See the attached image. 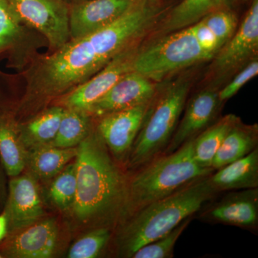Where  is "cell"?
Masks as SVG:
<instances>
[{
    "instance_id": "obj_5",
    "label": "cell",
    "mask_w": 258,
    "mask_h": 258,
    "mask_svg": "<svg viewBox=\"0 0 258 258\" xmlns=\"http://www.w3.org/2000/svg\"><path fill=\"white\" fill-rule=\"evenodd\" d=\"M190 85L189 80L180 79L166 88L153 106L151 102L132 146L131 166L152 161L167 147L184 110Z\"/></svg>"
},
{
    "instance_id": "obj_20",
    "label": "cell",
    "mask_w": 258,
    "mask_h": 258,
    "mask_svg": "<svg viewBox=\"0 0 258 258\" xmlns=\"http://www.w3.org/2000/svg\"><path fill=\"white\" fill-rule=\"evenodd\" d=\"M234 0H182L169 14L164 24L166 34L187 28L204 17L224 9Z\"/></svg>"
},
{
    "instance_id": "obj_29",
    "label": "cell",
    "mask_w": 258,
    "mask_h": 258,
    "mask_svg": "<svg viewBox=\"0 0 258 258\" xmlns=\"http://www.w3.org/2000/svg\"><path fill=\"white\" fill-rule=\"evenodd\" d=\"M19 23L8 0H0V49L15 40L20 30Z\"/></svg>"
},
{
    "instance_id": "obj_18",
    "label": "cell",
    "mask_w": 258,
    "mask_h": 258,
    "mask_svg": "<svg viewBox=\"0 0 258 258\" xmlns=\"http://www.w3.org/2000/svg\"><path fill=\"white\" fill-rule=\"evenodd\" d=\"M257 127L254 125L247 126L237 120L219 148L212 161V169H220L254 150L257 144Z\"/></svg>"
},
{
    "instance_id": "obj_27",
    "label": "cell",
    "mask_w": 258,
    "mask_h": 258,
    "mask_svg": "<svg viewBox=\"0 0 258 258\" xmlns=\"http://www.w3.org/2000/svg\"><path fill=\"white\" fill-rule=\"evenodd\" d=\"M110 239L109 231L96 229L76 241L70 248L68 257L95 258L106 247Z\"/></svg>"
},
{
    "instance_id": "obj_22",
    "label": "cell",
    "mask_w": 258,
    "mask_h": 258,
    "mask_svg": "<svg viewBox=\"0 0 258 258\" xmlns=\"http://www.w3.org/2000/svg\"><path fill=\"white\" fill-rule=\"evenodd\" d=\"M28 153L13 125L0 115V159L10 176L20 175L27 164Z\"/></svg>"
},
{
    "instance_id": "obj_8",
    "label": "cell",
    "mask_w": 258,
    "mask_h": 258,
    "mask_svg": "<svg viewBox=\"0 0 258 258\" xmlns=\"http://www.w3.org/2000/svg\"><path fill=\"white\" fill-rule=\"evenodd\" d=\"M258 50V0H253L235 33L215 55L213 72L219 79L243 68Z\"/></svg>"
},
{
    "instance_id": "obj_16",
    "label": "cell",
    "mask_w": 258,
    "mask_h": 258,
    "mask_svg": "<svg viewBox=\"0 0 258 258\" xmlns=\"http://www.w3.org/2000/svg\"><path fill=\"white\" fill-rule=\"evenodd\" d=\"M208 216L229 225H255L258 219L257 188L230 194L211 209Z\"/></svg>"
},
{
    "instance_id": "obj_11",
    "label": "cell",
    "mask_w": 258,
    "mask_h": 258,
    "mask_svg": "<svg viewBox=\"0 0 258 258\" xmlns=\"http://www.w3.org/2000/svg\"><path fill=\"white\" fill-rule=\"evenodd\" d=\"M139 0H83L69 11L70 40L106 28L138 4Z\"/></svg>"
},
{
    "instance_id": "obj_33",
    "label": "cell",
    "mask_w": 258,
    "mask_h": 258,
    "mask_svg": "<svg viewBox=\"0 0 258 258\" xmlns=\"http://www.w3.org/2000/svg\"><path fill=\"white\" fill-rule=\"evenodd\" d=\"M139 1L144 2V3H152L154 0H139Z\"/></svg>"
},
{
    "instance_id": "obj_7",
    "label": "cell",
    "mask_w": 258,
    "mask_h": 258,
    "mask_svg": "<svg viewBox=\"0 0 258 258\" xmlns=\"http://www.w3.org/2000/svg\"><path fill=\"white\" fill-rule=\"evenodd\" d=\"M19 23L33 27L57 50L70 40L69 10L62 0H8Z\"/></svg>"
},
{
    "instance_id": "obj_17",
    "label": "cell",
    "mask_w": 258,
    "mask_h": 258,
    "mask_svg": "<svg viewBox=\"0 0 258 258\" xmlns=\"http://www.w3.org/2000/svg\"><path fill=\"white\" fill-rule=\"evenodd\" d=\"M209 179L216 191L256 189L258 186L257 149L220 168Z\"/></svg>"
},
{
    "instance_id": "obj_15",
    "label": "cell",
    "mask_w": 258,
    "mask_h": 258,
    "mask_svg": "<svg viewBox=\"0 0 258 258\" xmlns=\"http://www.w3.org/2000/svg\"><path fill=\"white\" fill-rule=\"evenodd\" d=\"M220 103L218 93L214 90H203L195 94L188 102L184 116L176 126L164 154L175 152L208 126L215 117Z\"/></svg>"
},
{
    "instance_id": "obj_26",
    "label": "cell",
    "mask_w": 258,
    "mask_h": 258,
    "mask_svg": "<svg viewBox=\"0 0 258 258\" xmlns=\"http://www.w3.org/2000/svg\"><path fill=\"white\" fill-rule=\"evenodd\" d=\"M191 217H188L174 230L161 238L145 244L139 249L132 256L134 258H169L174 254L176 242L185 229L187 227Z\"/></svg>"
},
{
    "instance_id": "obj_9",
    "label": "cell",
    "mask_w": 258,
    "mask_h": 258,
    "mask_svg": "<svg viewBox=\"0 0 258 258\" xmlns=\"http://www.w3.org/2000/svg\"><path fill=\"white\" fill-rule=\"evenodd\" d=\"M137 52V49L132 45L121 51L91 79L71 90L62 98V104L66 108L88 113L95 102L106 94L125 74L133 70Z\"/></svg>"
},
{
    "instance_id": "obj_32",
    "label": "cell",
    "mask_w": 258,
    "mask_h": 258,
    "mask_svg": "<svg viewBox=\"0 0 258 258\" xmlns=\"http://www.w3.org/2000/svg\"><path fill=\"white\" fill-rule=\"evenodd\" d=\"M8 234V222L4 212L0 215V243Z\"/></svg>"
},
{
    "instance_id": "obj_2",
    "label": "cell",
    "mask_w": 258,
    "mask_h": 258,
    "mask_svg": "<svg viewBox=\"0 0 258 258\" xmlns=\"http://www.w3.org/2000/svg\"><path fill=\"white\" fill-rule=\"evenodd\" d=\"M77 191L73 210L82 221L106 216L124 204L127 187L98 133H89L77 147Z\"/></svg>"
},
{
    "instance_id": "obj_31",
    "label": "cell",
    "mask_w": 258,
    "mask_h": 258,
    "mask_svg": "<svg viewBox=\"0 0 258 258\" xmlns=\"http://www.w3.org/2000/svg\"><path fill=\"white\" fill-rule=\"evenodd\" d=\"M189 27L202 48L212 58L215 57L217 52L222 48V45H220L213 33L210 31V29L203 23V20H199L198 22Z\"/></svg>"
},
{
    "instance_id": "obj_34",
    "label": "cell",
    "mask_w": 258,
    "mask_h": 258,
    "mask_svg": "<svg viewBox=\"0 0 258 258\" xmlns=\"http://www.w3.org/2000/svg\"><path fill=\"white\" fill-rule=\"evenodd\" d=\"M3 257V256L1 255V254H0V258Z\"/></svg>"
},
{
    "instance_id": "obj_6",
    "label": "cell",
    "mask_w": 258,
    "mask_h": 258,
    "mask_svg": "<svg viewBox=\"0 0 258 258\" xmlns=\"http://www.w3.org/2000/svg\"><path fill=\"white\" fill-rule=\"evenodd\" d=\"M134 57L133 70L154 82L212 57L202 48L189 27L168 33Z\"/></svg>"
},
{
    "instance_id": "obj_25",
    "label": "cell",
    "mask_w": 258,
    "mask_h": 258,
    "mask_svg": "<svg viewBox=\"0 0 258 258\" xmlns=\"http://www.w3.org/2000/svg\"><path fill=\"white\" fill-rule=\"evenodd\" d=\"M55 177L49 189L51 202L61 210L72 208L77 191L76 164H68Z\"/></svg>"
},
{
    "instance_id": "obj_1",
    "label": "cell",
    "mask_w": 258,
    "mask_h": 258,
    "mask_svg": "<svg viewBox=\"0 0 258 258\" xmlns=\"http://www.w3.org/2000/svg\"><path fill=\"white\" fill-rule=\"evenodd\" d=\"M159 14L151 3L139 1L111 25L70 40L42 61L36 75L37 91L42 96H58L86 82L132 46L155 23Z\"/></svg>"
},
{
    "instance_id": "obj_3",
    "label": "cell",
    "mask_w": 258,
    "mask_h": 258,
    "mask_svg": "<svg viewBox=\"0 0 258 258\" xmlns=\"http://www.w3.org/2000/svg\"><path fill=\"white\" fill-rule=\"evenodd\" d=\"M209 176L196 180L134 212L118 237L123 255L132 257L141 247L169 233L203 208L217 192Z\"/></svg>"
},
{
    "instance_id": "obj_30",
    "label": "cell",
    "mask_w": 258,
    "mask_h": 258,
    "mask_svg": "<svg viewBox=\"0 0 258 258\" xmlns=\"http://www.w3.org/2000/svg\"><path fill=\"white\" fill-rule=\"evenodd\" d=\"M257 74L258 61L257 58L256 60L254 58V60L249 61L248 63L242 68L233 79L218 93L220 103L227 101L235 96L246 83L256 77Z\"/></svg>"
},
{
    "instance_id": "obj_28",
    "label": "cell",
    "mask_w": 258,
    "mask_h": 258,
    "mask_svg": "<svg viewBox=\"0 0 258 258\" xmlns=\"http://www.w3.org/2000/svg\"><path fill=\"white\" fill-rule=\"evenodd\" d=\"M203 23L210 29L222 47L228 41L237 28V18L230 10H217L204 17Z\"/></svg>"
},
{
    "instance_id": "obj_13",
    "label": "cell",
    "mask_w": 258,
    "mask_h": 258,
    "mask_svg": "<svg viewBox=\"0 0 258 258\" xmlns=\"http://www.w3.org/2000/svg\"><path fill=\"white\" fill-rule=\"evenodd\" d=\"M3 212L8 219V233L23 230L40 220L43 207L38 185L32 174L13 176L10 180Z\"/></svg>"
},
{
    "instance_id": "obj_12",
    "label": "cell",
    "mask_w": 258,
    "mask_h": 258,
    "mask_svg": "<svg viewBox=\"0 0 258 258\" xmlns=\"http://www.w3.org/2000/svg\"><path fill=\"white\" fill-rule=\"evenodd\" d=\"M157 93L155 82L137 71H129L95 102L88 113L103 115L149 104Z\"/></svg>"
},
{
    "instance_id": "obj_14",
    "label": "cell",
    "mask_w": 258,
    "mask_h": 258,
    "mask_svg": "<svg viewBox=\"0 0 258 258\" xmlns=\"http://www.w3.org/2000/svg\"><path fill=\"white\" fill-rule=\"evenodd\" d=\"M149 104L103 115L98 125V133L115 157H122L132 149Z\"/></svg>"
},
{
    "instance_id": "obj_23",
    "label": "cell",
    "mask_w": 258,
    "mask_h": 258,
    "mask_svg": "<svg viewBox=\"0 0 258 258\" xmlns=\"http://www.w3.org/2000/svg\"><path fill=\"white\" fill-rule=\"evenodd\" d=\"M238 120L235 115H227L193 139L194 157L199 165L212 169V162L219 148Z\"/></svg>"
},
{
    "instance_id": "obj_21",
    "label": "cell",
    "mask_w": 258,
    "mask_h": 258,
    "mask_svg": "<svg viewBox=\"0 0 258 258\" xmlns=\"http://www.w3.org/2000/svg\"><path fill=\"white\" fill-rule=\"evenodd\" d=\"M63 111L62 107L49 108L23 127L19 137L25 149L50 144L57 134Z\"/></svg>"
},
{
    "instance_id": "obj_4",
    "label": "cell",
    "mask_w": 258,
    "mask_h": 258,
    "mask_svg": "<svg viewBox=\"0 0 258 258\" xmlns=\"http://www.w3.org/2000/svg\"><path fill=\"white\" fill-rule=\"evenodd\" d=\"M193 139L175 152L155 159L137 174L127 188L124 204L128 210L134 213L211 174L213 169L204 168L195 161Z\"/></svg>"
},
{
    "instance_id": "obj_19",
    "label": "cell",
    "mask_w": 258,
    "mask_h": 258,
    "mask_svg": "<svg viewBox=\"0 0 258 258\" xmlns=\"http://www.w3.org/2000/svg\"><path fill=\"white\" fill-rule=\"evenodd\" d=\"M77 147L59 148L54 146H41L30 149L27 157L32 174L41 179L55 177L68 164L76 157Z\"/></svg>"
},
{
    "instance_id": "obj_24",
    "label": "cell",
    "mask_w": 258,
    "mask_h": 258,
    "mask_svg": "<svg viewBox=\"0 0 258 258\" xmlns=\"http://www.w3.org/2000/svg\"><path fill=\"white\" fill-rule=\"evenodd\" d=\"M89 133L87 112L64 108L57 134L50 145L59 148L77 147Z\"/></svg>"
},
{
    "instance_id": "obj_10",
    "label": "cell",
    "mask_w": 258,
    "mask_h": 258,
    "mask_svg": "<svg viewBox=\"0 0 258 258\" xmlns=\"http://www.w3.org/2000/svg\"><path fill=\"white\" fill-rule=\"evenodd\" d=\"M57 240L55 220H38L26 228L8 233L0 244V254L3 257L49 258L55 252Z\"/></svg>"
}]
</instances>
